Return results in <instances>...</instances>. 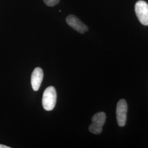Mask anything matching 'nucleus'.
<instances>
[{
	"label": "nucleus",
	"mask_w": 148,
	"mask_h": 148,
	"mask_svg": "<svg viewBox=\"0 0 148 148\" xmlns=\"http://www.w3.org/2000/svg\"><path fill=\"white\" fill-rule=\"evenodd\" d=\"M0 148H11V147H7L5 145H2V144H0Z\"/></svg>",
	"instance_id": "6e6552de"
},
{
	"label": "nucleus",
	"mask_w": 148,
	"mask_h": 148,
	"mask_svg": "<svg viewBox=\"0 0 148 148\" xmlns=\"http://www.w3.org/2000/svg\"><path fill=\"white\" fill-rule=\"evenodd\" d=\"M66 21L69 26L81 34L88 31V28L79 19L74 15H69L66 18Z\"/></svg>",
	"instance_id": "39448f33"
},
{
	"label": "nucleus",
	"mask_w": 148,
	"mask_h": 148,
	"mask_svg": "<svg viewBox=\"0 0 148 148\" xmlns=\"http://www.w3.org/2000/svg\"><path fill=\"white\" fill-rule=\"evenodd\" d=\"M135 11L139 21L145 26L148 25V4L144 1H139L135 5Z\"/></svg>",
	"instance_id": "7ed1b4c3"
},
{
	"label": "nucleus",
	"mask_w": 148,
	"mask_h": 148,
	"mask_svg": "<svg viewBox=\"0 0 148 148\" xmlns=\"http://www.w3.org/2000/svg\"><path fill=\"white\" fill-rule=\"evenodd\" d=\"M127 104L125 99H121L117 103L116 107V119L119 126L123 127L126 125L127 119Z\"/></svg>",
	"instance_id": "20e7f679"
},
{
	"label": "nucleus",
	"mask_w": 148,
	"mask_h": 148,
	"mask_svg": "<svg viewBox=\"0 0 148 148\" xmlns=\"http://www.w3.org/2000/svg\"><path fill=\"white\" fill-rule=\"evenodd\" d=\"M45 3L49 7H52L58 3L60 0H43Z\"/></svg>",
	"instance_id": "0eeeda50"
},
{
	"label": "nucleus",
	"mask_w": 148,
	"mask_h": 148,
	"mask_svg": "<svg viewBox=\"0 0 148 148\" xmlns=\"http://www.w3.org/2000/svg\"><path fill=\"white\" fill-rule=\"evenodd\" d=\"M43 77V73L42 69L37 67L34 70L31 78L32 88L34 90L37 91L39 90L42 82Z\"/></svg>",
	"instance_id": "423d86ee"
},
{
	"label": "nucleus",
	"mask_w": 148,
	"mask_h": 148,
	"mask_svg": "<svg viewBox=\"0 0 148 148\" xmlns=\"http://www.w3.org/2000/svg\"><path fill=\"white\" fill-rule=\"evenodd\" d=\"M106 120V114L104 112H99L92 117V123L89 126V131L93 134H99L102 132L103 126Z\"/></svg>",
	"instance_id": "f03ea898"
},
{
	"label": "nucleus",
	"mask_w": 148,
	"mask_h": 148,
	"mask_svg": "<svg viewBox=\"0 0 148 148\" xmlns=\"http://www.w3.org/2000/svg\"><path fill=\"white\" fill-rule=\"evenodd\" d=\"M57 101V92L55 88L50 86L47 88L43 92L42 105L46 111H51L55 107Z\"/></svg>",
	"instance_id": "f257e3e1"
}]
</instances>
